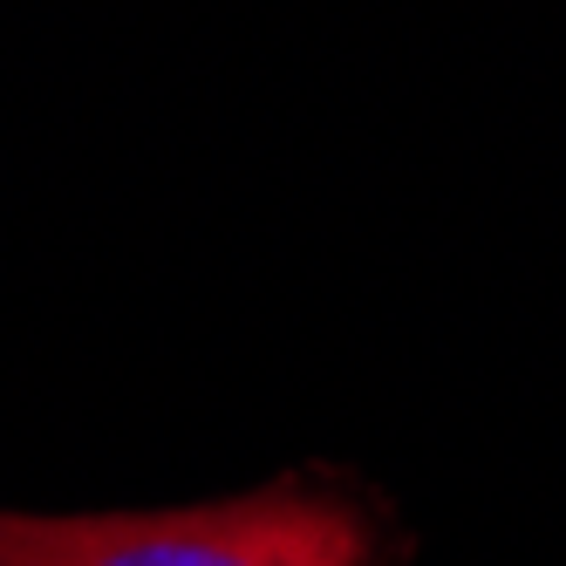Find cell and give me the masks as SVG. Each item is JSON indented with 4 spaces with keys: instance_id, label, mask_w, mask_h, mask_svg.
Returning a JSON list of instances; mask_svg holds the SVG:
<instances>
[{
    "instance_id": "cell-1",
    "label": "cell",
    "mask_w": 566,
    "mask_h": 566,
    "mask_svg": "<svg viewBox=\"0 0 566 566\" xmlns=\"http://www.w3.org/2000/svg\"><path fill=\"white\" fill-rule=\"evenodd\" d=\"M0 566H376V533L355 499L287 478L191 512H0Z\"/></svg>"
}]
</instances>
